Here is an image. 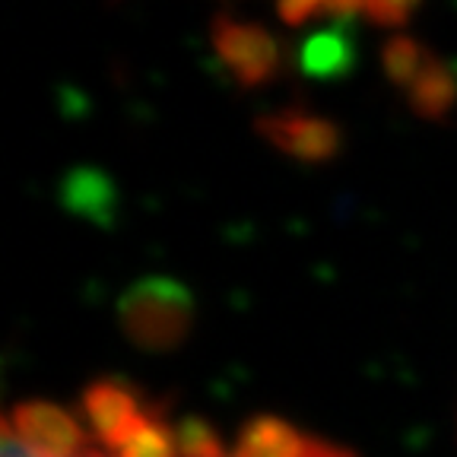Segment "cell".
Here are the masks:
<instances>
[{
  "label": "cell",
  "instance_id": "cell-1",
  "mask_svg": "<svg viewBox=\"0 0 457 457\" xmlns=\"http://www.w3.org/2000/svg\"><path fill=\"white\" fill-rule=\"evenodd\" d=\"M89 436L102 457H181L187 422L171 420L169 410L121 381H99L83 394Z\"/></svg>",
  "mask_w": 457,
  "mask_h": 457
},
{
  "label": "cell",
  "instance_id": "cell-2",
  "mask_svg": "<svg viewBox=\"0 0 457 457\" xmlns=\"http://www.w3.org/2000/svg\"><path fill=\"white\" fill-rule=\"evenodd\" d=\"M4 457H99L83 413L57 403H20L4 422Z\"/></svg>",
  "mask_w": 457,
  "mask_h": 457
},
{
  "label": "cell",
  "instance_id": "cell-3",
  "mask_svg": "<svg viewBox=\"0 0 457 457\" xmlns=\"http://www.w3.org/2000/svg\"><path fill=\"white\" fill-rule=\"evenodd\" d=\"M387 67L397 79H403L416 105H422L428 114H438L454 96V83L445 71H436V61L422 54L420 45L394 42L387 54Z\"/></svg>",
  "mask_w": 457,
  "mask_h": 457
},
{
  "label": "cell",
  "instance_id": "cell-4",
  "mask_svg": "<svg viewBox=\"0 0 457 457\" xmlns=\"http://www.w3.org/2000/svg\"><path fill=\"white\" fill-rule=\"evenodd\" d=\"M216 48L226 57V64L248 83L270 77L277 67V45L270 42V36L245 22H222L216 29Z\"/></svg>",
  "mask_w": 457,
  "mask_h": 457
},
{
  "label": "cell",
  "instance_id": "cell-5",
  "mask_svg": "<svg viewBox=\"0 0 457 457\" xmlns=\"http://www.w3.org/2000/svg\"><path fill=\"white\" fill-rule=\"evenodd\" d=\"M130 312V330L137 337H143L146 343H169L175 340V330L169 324H162V318L181 324V314H185V305H179V293L175 289H159L153 286L146 299H134L128 305Z\"/></svg>",
  "mask_w": 457,
  "mask_h": 457
},
{
  "label": "cell",
  "instance_id": "cell-6",
  "mask_svg": "<svg viewBox=\"0 0 457 457\" xmlns=\"http://www.w3.org/2000/svg\"><path fill=\"white\" fill-rule=\"evenodd\" d=\"M277 128V140L289 150H328L330 143V128L324 121H312V118H279Z\"/></svg>",
  "mask_w": 457,
  "mask_h": 457
},
{
  "label": "cell",
  "instance_id": "cell-7",
  "mask_svg": "<svg viewBox=\"0 0 457 457\" xmlns=\"http://www.w3.org/2000/svg\"><path fill=\"white\" fill-rule=\"evenodd\" d=\"M286 457H353L350 451L337 448V445L324 442L318 436H308L302 428H289L286 438Z\"/></svg>",
  "mask_w": 457,
  "mask_h": 457
},
{
  "label": "cell",
  "instance_id": "cell-8",
  "mask_svg": "<svg viewBox=\"0 0 457 457\" xmlns=\"http://www.w3.org/2000/svg\"><path fill=\"white\" fill-rule=\"evenodd\" d=\"M416 0H362V16L381 26H400L413 13Z\"/></svg>",
  "mask_w": 457,
  "mask_h": 457
}]
</instances>
